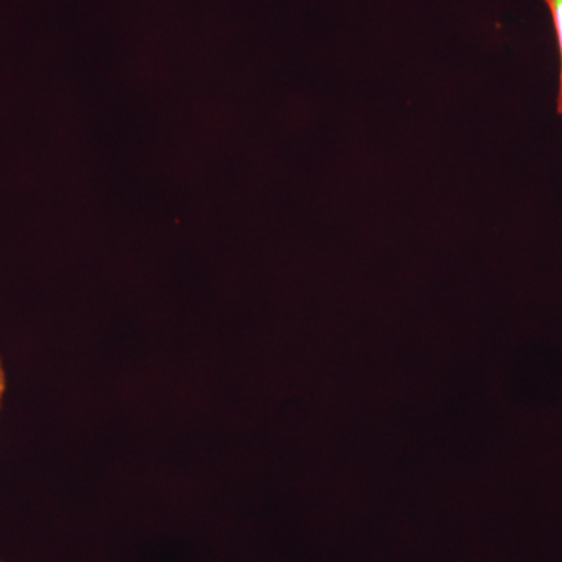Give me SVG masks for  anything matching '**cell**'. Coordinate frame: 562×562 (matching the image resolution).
I'll return each mask as SVG.
<instances>
[{"mask_svg":"<svg viewBox=\"0 0 562 562\" xmlns=\"http://www.w3.org/2000/svg\"><path fill=\"white\" fill-rule=\"evenodd\" d=\"M552 16L558 52H560V80H558L557 113L562 116V0H543Z\"/></svg>","mask_w":562,"mask_h":562,"instance_id":"cell-1","label":"cell"},{"mask_svg":"<svg viewBox=\"0 0 562 562\" xmlns=\"http://www.w3.org/2000/svg\"><path fill=\"white\" fill-rule=\"evenodd\" d=\"M7 390V373L5 368H3L2 358H0V408H2L3 395H5Z\"/></svg>","mask_w":562,"mask_h":562,"instance_id":"cell-2","label":"cell"},{"mask_svg":"<svg viewBox=\"0 0 562 562\" xmlns=\"http://www.w3.org/2000/svg\"><path fill=\"white\" fill-rule=\"evenodd\" d=\"M0 562H2V561H0Z\"/></svg>","mask_w":562,"mask_h":562,"instance_id":"cell-3","label":"cell"}]
</instances>
